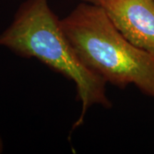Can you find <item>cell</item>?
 <instances>
[{"label":"cell","mask_w":154,"mask_h":154,"mask_svg":"<svg viewBox=\"0 0 154 154\" xmlns=\"http://www.w3.org/2000/svg\"><path fill=\"white\" fill-rule=\"evenodd\" d=\"M101 7L134 45L154 54V0H82Z\"/></svg>","instance_id":"cell-3"},{"label":"cell","mask_w":154,"mask_h":154,"mask_svg":"<svg viewBox=\"0 0 154 154\" xmlns=\"http://www.w3.org/2000/svg\"><path fill=\"white\" fill-rule=\"evenodd\" d=\"M0 46L22 57L36 58L74 82L82 111L73 130L84 124L86 113L92 106L112 107L106 95L107 82L81 61L48 0L24 2L10 26L0 34Z\"/></svg>","instance_id":"cell-1"},{"label":"cell","mask_w":154,"mask_h":154,"mask_svg":"<svg viewBox=\"0 0 154 154\" xmlns=\"http://www.w3.org/2000/svg\"><path fill=\"white\" fill-rule=\"evenodd\" d=\"M61 25L86 67L107 83L132 84L154 99V54L128 41L101 7L82 1Z\"/></svg>","instance_id":"cell-2"},{"label":"cell","mask_w":154,"mask_h":154,"mask_svg":"<svg viewBox=\"0 0 154 154\" xmlns=\"http://www.w3.org/2000/svg\"><path fill=\"white\" fill-rule=\"evenodd\" d=\"M4 151V143L2 138L1 135H0V153H2Z\"/></svg>","instance_id":"cell-4"}]
</instances>
